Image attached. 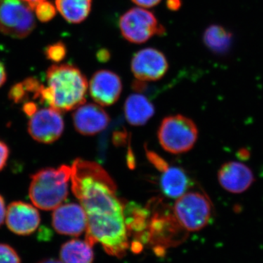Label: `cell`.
<instances>
[{
  "label": "cell",
  "instance_id": "cell-1",
  "mask_svg": "<svg viewBox=\"0 0 263 263\" xmlns=\"http://www.w3.org/2000/svg\"><path fill=\"white\" fill-rule=\"evenodd\" d=\"M71 186L87 216L86 234L91 239L110 243L127 233L124 204L117 195V185L95 162L77 159L71 165Z\"/></svg>",
  "mask_w": 263,
  "mask_h": 263
},
{
  "label": "cell",
  "instance_id": "cell-2",
  "mask_svg": "<svg viewBox=\"0 0 263 263\" xmlns=\"http://www.w3.org/2000/svg\"><path fill=\"white\" fill-rule=\"evenodd\" d=\"M47 86H43L40 103L61 112L70 111L86 103L89 84L77 67L53 65L46 72Z\"/></svg>",
  "mask_w": 263,
  "mask_h": 263
},
{
  "label": "cell",
  "instance_id": "cell-3",
  "mask_svg": "<svg viewBox=\"0 0 263 263\" xmlns=\"http://www.w3.org/2000/svg\"><path fill=\"white\" fill-rule=\"evenodd\" d=\"M71 166L45 168L32 175L29 196L33 205L43 211L54 210L65 201L68 195Z\"/></svg>",
  "mask_w": 263,
  "mask_h": 263
},
{
  "label": "cell",
  "instance_id": "cell-4",
  "mask_svg": "<svg viewBox=\"0 0 263 263\" xmlns=\"http://www.w3.org/2000/svg\"><path fill=\"white\" fill-rule=\"evenodd\" d=\"M150 211V210H149ZM187 232L176 219L173 210L155 205L150 211L146 232V243L153 246L157 255L164 254L167 248L176 247L186 239Z\"/></svg>",
  "mask_w": 263,
  "mask_h": 263
},
{
  "label": "cell",
  "instance_id": "cell-5",
  "mask_svg": "<svg viewBox=\"0 0 263 263\" xmlns=\"http://www.w3.org/2000/svg\"><path fill=\"white\" fill-rule=\"evenodd\" d=\"M173 212L186 231L196 232L210 224L214 217V209L212 200L206 194L191 191L177 198Z\"/></svg>",
  "mask_w": 263,
  "mask_h": 263
},
{
  "label": "cell",
  "instance_id": "cell-6",
  "mask_svg": "<svg viewBox=\"0 0 263 263\" xmlns=\"http://www.w3.org/2000/svg\"><path fill=\"white\" fill-rule=\"evenodd\" d=\"M198 137L196 124L182 115L164 118L158 130L161 146L169 153L179 155L191 150Z\"/></svg>",
  "mask_w": 263,
  "mask_h": 263
},
{
  "label": "cell",
  "instance_id": "cell-7",
  "mask_svg": "<svg viewBox=\"0 0 263 263\" xmlns=\"http://www.w3.org/2000/svg\"><path fill=\"white\" fill-rule=\"evenodd\" d=\"M119 27L123 37L129 43L142 44L155 35L164 34V27L146 8H133L119 18Z\"/></svg>",
  "mask_w": 263,
  "mask_h": 263
},
{
  "label": "cell",
  "instance_id": "cell-8",
  "mask_svg": "<svg viewBox=\"0 0 263 263\" xmlns=\"http://www.w3.org/2000/svg\"><path fill=\"white\" fill-rule=\"evenodd\" d=\"M32 10L23 0H0V32L16 39L27 37L36 27Z\"/></svg>",
  "mask_w": 263,
  "mask_h": 263
},
{
  "label": "cell",
  "instance_id": "cell-9",
  "mask_svg": "<svg viewBox=\"0 0 263 263\" xmlns=\"http://www.w3.org/2000/svg\"><path fill=\"white\" fill-rule=\"evenodd\" d=\"M65 129V122L61 113L56 109L38 108L29 117L28 131L36 141L42 143H52L61 137Z\"/></svg>",
  "mask_w": 263,
  "mask_h": 263
},
{
  "label": "cell",
  "instance_id": "cell-10",
  "mask_svg": "<svg viewBox=\"0 0 263 263\" xmlns=\"http://www.w3.org/2000/svg\"><path fill=\"white\" fill-rule=\"evenodd\" d=\"M132 72L140 81L160 80L167 73L169 64L160 50L146 48L135 53L130 63Z\"/></svg>",
  "mask_w": 263,
  "mask_h": 263
},
{
  "label": "cell",
  "instance_id": "cell-11",
  "mask_svg": "<svg viewBox=\"0 0 263 263\" xmlns=\"http://www.w3.org/2000/svg\"><path fill=\"white\" fill-rule=\"evenodd\" d=\"M53 211L52 226L59 234L76 237L86 232L87 216L81 204H61Z\"/></svg>",
  "mask_w": 263,
  "mask_h": 263
},
{
  "label": "cell",
  "instance_id": "cell-12",
  "mask_svg": "<svg viewBox=\"0 0 263 263\" xmlns=\"http://www.w3.org/2000/svg\"><path fill=\"white\" fill-rule=\"evenodd\" d=\"M8 229L18 235H32L41 224V215L34 205L22 201L8 205L5 215Z\"/></svg>",
  "mask_w": 263,
  "mask_h": 263
},
{
  "label": "cell",
  "instance_id": "cell-13",
  "mask_svg": "<svg viewBox=\"0 0 263 263\" xmlns=\"http://www.w3.org/2000/svg\"><path fill=\"white\" fill-rule=\"evenodd\" d=\"M122 89L120 77L110 70L97 71L89 81L90 95L102 106L114 105L120 98Z\"/></svg>",
  "mask_w": 263,
  "mask_h": 263
},
{
  "label": "cell",
  "instance_id": "cell-14",
  "mask_svg": "<svg viewBox=\"0 0 263 263\" xmlns=\"http://www.w3.org/2000/svg\"><path fill=\"white\" fill-rule=\"evenodd\" d=\"M254 180L250 167L237 161L226 162L218 171V181L221 187L230 193H245L253 184Z\"/></svg>",
  "mask_w": 263,
  "mask_h": 263
},
{
  "label": "cell",
  "instance_id": "cell-15",
  "mask_svg": "<svg viewBox=\"0 0 263 263\" xmlns=\"http://www.w3.org/2000/svg\"><path fill=\"white\" fill-rule=\"evenodd\" d=\"M76 130L84 136H95L108 127L110 117L96 104H83L72 115Z\"/></svg>",
  "mask_w": 263,
  "mask_h": 263
},
{
  "label": "cell",
  "instance_id": "cell-16",
  "mask_svg": "<svg viewBox=\"0 0 263 263\" xmlns=\"http://www.w3.org/2000/svg\"><path fill=\"white\" fill-rule=\"evenodd\" d=\"M124 116L131 125L141 126L153 117L155 110L149 100L141 94L129 95L124 106Z\"/></svg>",
  "mask_w": 263,
  "mask_h": 263
},
{
  "label": "cell",
  "instance_id": "cell-17",
  "mask_svg": "<svg viewBox=\"0 0 263 263\" xmlns=\"http://www.w3.org/2000/svg\"><path fill=\"white\" fill-rule=\"evenodd\" d=\"M161 172L160 186L166 196L177 199L186 193L190 181L182 169L167 164Z\"/></svg>",
  "mask_w": 263,
  "mask_h": 263
},
{
  "label": "cell",
  "instance_id": "cell-18",
  "mask_svg": "<svg viewBox=\"0 0 263 263\" xmlns=\"http://www.w3.org/2000/svg\"><path fill=\"white\" fill-rule=\"evenodd\" d=\"M92 247L86 240H68L60 248V260L62 263H93L95 254Z\"/></svg>",
  "mask_w": 263,
  "mask_h": 263
},
{
  "label": "cell",
  "instance_id": "cell-19",
  "mask_svg": "<svg viewBox=\"0 0 263 263\" xmlns=\"http://www.w3.org/2000/svg\"><path fill=\"white\" fill-rule=\"evenodd\" d=\"M57 10L70 24H80L91 13L92 0H55Z\"/></svg>",
  "mask_w": 263,
  "mask_h": 263
},
{
  "label": "cell",
  "instance_id": "cell-20",
  "mask_svg": "<svg viewBox=\"0 0 263 263\" xmlns=\"http://www.w3.org/2000/svg\"><path fill=\"white\" fill-rule=\"evenodd\" d=\"M204 44L214 53H226L231 45L233 34L220 25L212 24L209 26L202 36Z\"/></svg>",
  "mask_w": 263,
  "mask_h": 263
},
{
  "label": "cell",
  "instance_id": "cell-21",
  "mask_svg": "<svg viewBox=\"0 0 263 263\" xmlns=\"http://www.w3.org/2000/svg\"><path fill=\"white\" fill-rule=\"evenodd\" d=\"M34 10H35L36 17L43 23L50 22L57 14L56 7L47 0L39 3Z\"/></svg>",
  "mask_w": 263,
  "mask_h": 263
},
{
  "label": "cell",
  "instance_id": "cell-22",
  "mask_svg": "<svg viewBox=\"0 0 263 263\" xmlns=\"http://www.w3.org/2000/svg\"><path fill=\"white\" fill-rule=\"evenodd\" d=\"M46 58L50 61L58 62L62 61L67 54V48L65 43L57 42L47 46L45 51Z\"/></svg>",
  "mask_w": 263,
  "mask_h": 263
},
{
  "label": "cell",
  "instance_id": "cell-23",
  "mask_svg": "<svg viewBox=\"0 0 263 263\" xmlns=\"http://www.w3.org/2000/svg\"><path fill=\"white\" fill-rule=\"evenodd\" d=\"M0 263H22V261L13 247L0 243Z\"/></svg>",
  "mask_w": 263,
  "mask_h": 263
},
{
  "label": "cell",
  "instance_id": "cell-24",
  "mask_svg": "<svg viewBox=\"0 0 263 263\" xmlns=\"http://www.w3.org/2000/svg\"><path fill=\"white\" fill-rule=\"evenodd\" d=\"M10 150L6 143L0 140V171H2L8 162Z\"/></svg>",
  "mask_w": 263,
  "mask_h": 263
},
{
  "label": "cell",
  "instance_id": "cell-25",
  "mask_svg": "<svg viewBox=\"0 0 263 263\" xmlns=\"http://www.w3.org/2000/svg\"><path fill=\"white\" fill-rule=\"evenodd\" d=\"M162 0H132L134 4L143 8H151L160 4Z\"/></svg>",
  "mask_w": 263,
  "mask_h": 263
},
{
  "label": "cell",
  "instance_id": "cell-26",
  "mask_svg": "<svg viewBox=\"0 0 263 263\" xmlns=\"http://www.w3.org/2000/svg\"><path fill=\"white\" fill-rule=\"evenodd\" d=\"M96 56L98 61L102 62V63L108 62L110 60V57H111L110 52L106 48H101V49L99 50L97 52Z\"/></svg>",
  "mask_w": 263,
  "mask_h": 263
},
{
  "label": "cell",
  "instance_id": "cell-27",
  "mask_svg": "<svg viewBox=\"0 0 263 263\" xmlns=\"http://www.w3.org/2000/svg\"><path fill=\"white\" fill-rule=\"evenodd\" d=\"M181 5H182L181 0H167V2H166L167 8L172 10V11H176V10H179L181 8Z\"/></svg>",
  "mask_w": 263,
  "mask_h": 263
},
{
  "label": "cell",
  "instance_id": "cell-28",
  "mask_svg": "<svg viewBox=\"0 0 263 263\" xmlns=\"http://www.w3.org/2000/svg\"><path fill=\"white\" fill-rule=\"evenodd\" d=\"M6 210L4 198L0 195V226L4 222Z\"/></svg>",
  "mask_w": 263,
  "mask_h": 263
},
{
  "label": "cell",
  "instance_id": "cell-29",
  "mask_svg": "<svg viewBox=\"0 0 263 263\" xmlns=\"http://www.w3.org/2000/svg\"><path fill=\"white\" fill-rule=\"evenodd\" d=\"M7 80V73L4 65L0 62V87L3 86Z\"/></svg>",
  "mask_w": 263,
  "mask_h": 263
},
{
  "label": "cell",
  "instance_id": "cell-30",
  "mask_svg": "<svg viewBox=\"0 0 263 263\" xmlns=\"http://www.w3.org/2000/svg\"><path fill=\"white\" fill-rule=\"evenodd\" d=\"M23 1L25 2L32 10H34V8H35L39 3H42L43 1H46V0H23Z\"/></svg>",
  "mask_w": 263,
  "mask_h": 263
},
{
  "label": "cell",
  "instance_id": "cell-31",
  "mask_svg": "<svg viewBox=\"0 0 263 263\" xmlns=\"http://www.w3.org/2000/svg\"><path fill=\"white\" fill-rule=\"evenodd\" d=\"M37 263H62V261L54 258H45L41 259Z\"/></svg>",
  "mask_w": 263,
  "mask_h": 263
}]
</instances>
